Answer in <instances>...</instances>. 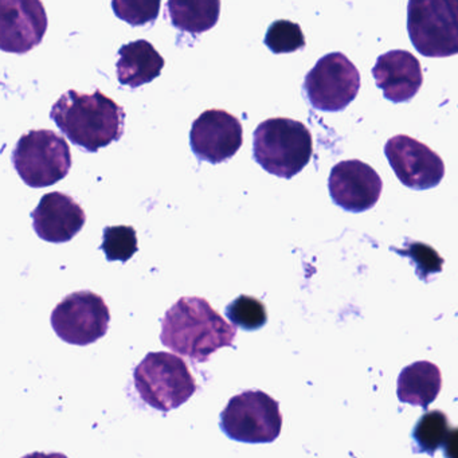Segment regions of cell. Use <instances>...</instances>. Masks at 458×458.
Listing matches in <instances>:
<instances>
[{
    "mask_svg": "<svg viewBox=\"0 0 458 458\" xmlns=\"http://www.w3.org/2000/svg\"><path fill=\"white\" fill-rule=\"evenodd\" d=\"M442 387L441 371L428 360L415 361L402 369L398 377L399 401L428 409Z\"/></svg>",
    "mask_w": 458,
    "mask_h": 458,
    "instance_id": "cell-17",
    "label": "cell"
},
{
    "mask_svg": "<svg viewBox=\"0 0 458 458\" xmlns=\"http://www.w3.org/2000/svg\"><path fill=\"white\" fill-rule=\"evenodd\" d=\"M165 64V58L157 52L151 42L138 39L120 47L117 79L124 87L136 89L157 79Z\"/></svg>",
    "mask_w": 458,
    "mask_h": 458,
    "instance_id": "cell-16",
    "label": "cell"
},
{
    "mask_svg": "<svg viewBox=\"0 0 458 458\" xmlns=\"http://www.w3.org/2000/svg\"><path fill=\"white\" fill-rule=\"evenodd\" d=\"M445 458H458V428H453L444 445Z\"/></svg>",
    "mask_w": 458,
    "mask_h": 458,
    "instance_id": "cell-25",
    "label": "cell"
},
{
    "mask_svg": "<svg viewBox=\"0 0 458 458\" xmlns=\"http://www.w3.org/2000/svg\"><path fill=\"white\" fill-rule=\"evenodd\" d=\"M133 380L141 399L163 412L178 409L197 391L186 361L168 352H149L136 366Z\"/></svg>",
    "mask_w": 458,
    "mask_h": 458,
    "instance_id": "cell-4",
    "label": "cell"
},
{
    "mask_svg": "<svg viewBox=\"0 0 458 458\" xmlns=\"http://www.w3.org/2000/svg\"><path fill=\"white\" fill-rule=\"evenodd\" d=\"M31 218L34 230L41 240L64 243L73 240L81 232L87 214L73 198L55 191L41 198Z\"/></svg>",
    "mask_w": 458,
    "mask_h": 458,
    "instance_id": "cell-14",
    "label": "cell"
},
{
    "mask_svg": "<svg viewBox=\"0 0 458 458\" xmlns=\"http://www.w3.org/2000/svg\"><path fill=\"white\" fill-rule=\"evenodd\" d=\"M22 458H68L63 453H41V452H34L30 453V454H26L25 457Z\"/></svg>",
    "mask_w": 458,
    "mask_h": 458,
    "instance_id": "cell-26",
    "label": "cell"
},
{
    "mask_svg": "<svg viewBox=\"0 0 458 458\" xmlns=\"http://www.w3.org/2000/svg\"><path fill=\"white\" fill-rule=\"evenodd\" d=\"M101 250L106 253L108 261H130L139 250L136 230L132 226L106 227Z\"/></svg>",
    "mask_w": 458,
    "mask_h": 458,
    "instance_id": "cell-21",
    "label": "cell"
},
{
    "mask_svg": "<svg viewBox=\"0 0 458 458\" xmlns=\"http://www.w3.org/2000/svg\"><path fill=\"white\" fill-rule=\"evenodd\" d=\"M47 30V15L38 0H2L0 47L25 55L38 47Z\"/></svg>",
    "mask_w": 458,
    "mask_h": 458,
    "instance_id": "cell-13",
    "label": "cell"
},
{
    "mask_svg": "<svg viewBox=\"0 0 458 458\" xmlns=\"http://www.w3.org/2000/svg\"><path fill=\"white\" fill-rule=\"evenodd\" d=\"M385 155L399 182L415 191L434 189L444 179V160L410 136L391 138L386 143Z\"/></svg>",
    "mask_w": 458,
    "mask_h": 458,
    "instance_id": "cell-10",
    "label": "cell"
},
{
    "mask_svg": "<svg viewBox=\"0 0 458 458\" xmlns=\"http://www.w3.org/2000/svg\"><path fill=\"white\" fill-rule=\"evenodd\" d=\"M264 44L275 55H289V53L304 49L305 37L297 23L280 20L269 26Z\"/></svg>",
    "mask_w": 458,
    "mask_h": 458,
    "instance_id": "cell-22",
    "label": "cell"
},
{
    "mask_svg": "<svg viewBox=\"0 0 458 458\" xmlns=\"http://www.w3.org/2000/svg\"><path fill=\"white\" fill-rule=\"evenodd\" d=\"M450 430L452 428H450L449 420L444 411L433 410V411L425 412L418 420L417 425L412 430V438L417 445L414 452L434 455L437 450L444 447Z\"/></svg>",
    "mask_w": 458,
    "mask_h": 458,
    "instance_id": "cell-19",
    "label": "cell"
},
{
    "mask_svg": "<svg viewBox=\"0 0 458 458\" xmlns=\"http://www.w3.org/2000/svg\"><path fill=\"white\" fill-rule=\"evenodd\" d=\"M399 254L409 256L417 267V275L422 280H428V276L436 275L442 270V264L444 259L439 257L436 250L425 243L415 242L412 243L411 248L407 251L396 250Z\"/></svg>",
    "mask_w": 458,
    "mask_h": 458,
    "instance_id": "cell-24",
    "label": "cell"
},
{
    "mask_svg": "<svg viewBox=\"0 0 458 458\" xmlns=\"http://www.w3.org/2000/svg\"><path fill=\"white\" fill-rule=\"evenodd\" d=\"M242 143V124L229 112L208 109L192 123L190 146L203 162H226L240 151Z\"/></svg>",
    "mask_w": 458,
    "mask_h": 458,
    "instance_id": "cell-11",
    "label": "cell"
},
{
    "mask_svg": "<svg viewBox=\"0 0 458 458\" xmlns=\"http://www.w3.org/2000/svg\"><path fill=\"white\" fill-rule=\"evenodd\" d=\"M226 316L243 331H257L267 323V308L261 300L241 294L226 307Z\"/></svg>",
    "mask_w": 458,
    "mask_h": 458,
    "instance_id": "cell-20",
    "label": "cell"
},
{
    "mask_svg": "<svg viewBox=\"0 0 458 458\" xmlns=\"http://www.w3.org/2000/svg\"><path fill=\"white\" fill-rule=\"evenodd\" d=\"M167 9L176 29L186 33L200 34L216 25L221 4L219 0H171Z\"/></svg>",
    "mask_w": 458,
    "mask_h": 458,
    "instance_id": "cell-18",
    "label": "cell"
},
{
    "mask_svg": "<svg viewBox=\"0 0 458 458\" xmlns=\"http://www.w3.org/2000/svg\"><path fill=\"white\" fill-rule=\"evenodd\" d=\"M312 154V135L296 120L273 117L254 131V159L267 173L278 178L292 179L301 173Z\"/></svg>",
    "mask_w": 458,
    "mask_h": 458,
    "instance_id": "cell-3",
    "label": "cell"
},
{
    "mask_svg": "<svg viewBox=\"0 0 458 458\" xmlns=\"http://www.w3.org/2000/svg\"><path fill=\"white\" fill-rule=\"evenodd\" d=\"M372 76L383 98L394 104L409 103L423 84L420 61L407 50H391L380 55Z\"/></svg>",
    "mask_w": 458,
    "mask_h": 458,
    "instance_id": "cell-15",
    "label": "cell"
},
{
    "mask_svg": "<svg viewBox=\"0 0 458 458\" xmlns=\"http://www.w3.org/2000/svg\"><path fill=\"white\" fill-rule=\"evenodd\" d=\"M328 190L335 205L348 213L359 214L377 205L383 182L371 165L360 160H344L332 168Z\"/></svg>",
    "mask_w": 458,
    "mask_h": 458,
    "instance_id": "cell-12",
    "label": "cell"
},
{
    "mask_svg": "<svg viewBox=\"0 0 458 458\" xmlns=\"http://www.w3.org/2000/svg\"><path fill=\"white\" fill-rule=\"evenodd\" d=\"M221 430L233 441L270 444L280 436V404L261 390H248L230 399L221 412Z\"/></svg>",
    "mask_w": 458,
    "mask_h": 458,
    "instance_id": "cell-7",
    "label": "cell"
},
{
    "mask_svg": "<svg viewBox=\"0 0 458 458\" xmlns=\"http://www.w3.org/2000/svg\"><path fill=\"white\" fill-rule=\"evenodd\" d=\"M111 312L103 297L90 291L66 296L52 312V327L68 344L89 345L106 336Z\"/></svg>",
    "mask_w": 458,
    "mask_h": 458,
    "instance_id": "cell-9",
    "label": "cell"
},
{
    "mask_svg": "<svg viewBox=\"0 0 458 458\" xmlns=\"http://www.w3.org/2000/svg\"><path fill=\"white\" fill-rule=\"evenodd\" d=\"M50 119L72 143L87 152H98L124 133V109L100 90L92 95L64 93L53 106Z\"/></svg>",
    "mask_w": 458,
    "mask_h": 458,
    "instance_id": "cell-2",
    "label": "cell"
},
{
    "mask_svg": "<svg viewBox=\"0 0 458 458\" xmlns=\"http://www.w3.org/2000/svg\"><path fill=\"white\" fill-rule=\"evenodd\" d=\"M114 14L132 26L154 23L159 15V2H112Z\"/></svg>",
    "mask_w": 458,
    "mask_h": 458,
    "instance_id": "cell-23",
    "label": "cell"
},
{
    "mask_svg": "<svg viewBox=\"0 0 458 458\" xmlns=\"http://www.w3.org/2000/svg\"><path fill=\"white\" fill-rule=\"evenodd\" d=\"M12 160L18 175L33 189L58 183L72 168L69 144L63 136L47 130L23 135L13 151Z\"/></svg>",
    "mask_w": 458,
    "mask_h": 458,
    "instance_id": "cell-6",
    "label": "cell"
},
{
    "mask_svg": "<svg viewBox=\"0 0 458 458\" xmlns=\"http://www.w3.org/2000/svg\"><path fill=\"white\" fill-rule=\"evenodd\" d=\"M407 31L423 57L458 55V0H410Z\"/></svg>",
    "mask_w": 458,
    "mask_h": 458,
    "instance_id": "cell-5",
    "label": "cell"
},
{
    "mask_svg": "<svg viewBox=\"0 0 458 458\" xmlns=\"http://www.w3.org/2000/svg\"><path fill=\"white\" fill-rule=\"evenodd\" d=\"M235 335V327L227 323L208 300L182 297L165 312L160 339L174 352L203 363L219 348L232 347Z\"/></svg>",
    "mask_w": 458,
    "mask_h": 458,
    "instance_id": "cell-1",
    "label": "cell"
},
{
    "mask_svg": "<svg viewBox=\"0 0 458 458\" xmlns=\"http://www.w3.org/2000/svg\"><path fill=\"white\" fill-rule=\"evenodd\" d=\"M302 87L313 108L342 112L358 98L360 73L343 53H329L308 72Z\"/></svg>",
    "mask_w": 458,
    "mask_h": 458,
    "instance_id": "cell-8",
    "label": "cell"
}]
</instances>
